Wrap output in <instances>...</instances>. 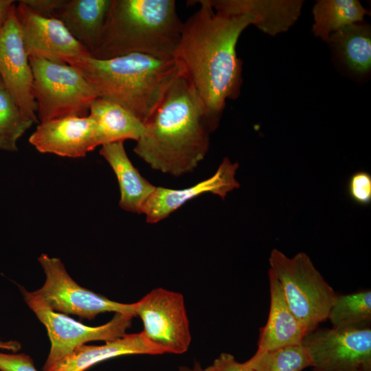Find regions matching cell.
<instances>
[{
  "instance_id": "obj_24",
  "label": "cell",
  "mask_w": 371,
  "mask_h": 371,
  "mask_svg": "<svg viewBox=\"0 0 371 371\" xmlns=\"http://www.w3.org/2000/svg\"><path fill=\"white\" fill-rule=\"evenodd\" d=\"M245 363L254 371H302L313 366L310 355L303 344L255 353Z\"/></svg>"
},
{
  "instance_id": "obj_5",
  "label": "cell",
  "mask_w": 371,
  "mask_h": 371,
  "mask_svg": "<svg viewBox=\"0 0 371 371\" xmlns=\"http://www.w3.org/2000/svg\"><path fill=\"white\" fill-rule=\"evenodd\" d=\"M269 261V271L278 280L290 310L307 334L317 328L328 319L337 295L335 290L304 252L289 258L273 249Z\"/></svg>"
},
{
  "instance_id": "obj_6",
  "label": "cell",
  "mask_w": 371,
  "mask_h": 371,
  "mask_svg": "<svg viewBox=\"0 0 371 371\" xmlns=\"http://www.w3.org/2000/svg\"><path fill=\"white\" fill-rule=\"evenodd\" d=\"M29 60L40 122L89 115L91 104L98 96L80 71L67 63L34 57Z\"/></svg>"
},
{
  "instance_id": "obj_4",
  "label": "cell",
  "mask_w": 371,
  "mask_h": 371,
  "mask_svg": "<svg viewBox=\"0 0 371 371\" xmlns=\"http://www.w3.org/2000/svg\"><path fill=\"white\" fill-rule=\"evenodd\" d=\"M183 23L175 0H111L91 56L109 59L137 53L174 58Z\"/></svg>"
},
{
  "instance_id": "obj_22",
  "label": "cell",
  "mask_w": 371,
  "mask_h": 371,
  "mask_svg": "<svg viewBox=\"0 0 371 371\" xmlns=\"http://www.w3.org/2000/svg\"><path fill=\"white\" fill-rule=\"evenodd\" d=\"M312 13V32L327 42L330 34L337 30L363 22L370 12L358 0H319L314 4Z\"/></svg>"
},
{
  "instance_id": "obj_15",
  "label": "cell",
  "mask_w": 371,
  "mask_h": 371,
  "mask_svg": "<svg viewBox=\"0 0 371 371\" xmlns=\"http://www.w3.org/2000/svg\"><path fill=\"white\" fill-rule=\"evenodd\" d=\"M215 11L230 14H247L255 25L270 36L286 32L299 19L302 0H208Z\"/></svg>"
},
{
  "instance_id": "obj_31",
  "label": "cell",
  "mask_w": 371,
  "mask_h": 371,
  "mask_svg": "<svg viewBox=\"0 0 371 371\" xmlns=\"http://www.w3.org/2000/svg\"><path fill=\"white\" fill-rule=\"evenodd\" d=\"M21 348L19 341L15 340L3 341L0 339V349L6 350L16 352Z\"/></svg>"
},
{
  "instance_id": "obj_20",
  "label": "cell",
  "mask_w": 371,
  "mask_h": 371,
  "mask_svg": "<svg viewBox=\"0 0 371 371\" xmlns=\"http://www.w3.org/2000/svg\"><path fill=\"white\" fill-rule=\"evenodd\" d=\"M89 115L95 122V147L126 139L136 142L144 131V123L133 113L109 100L98 98L91 104Z\"/></svg>"
},
{
  "instance_id": "obj_33",
  "label": "cell",
  "mask_w": 371,
  "mask_h": 371,
  "mask_svg": "<svg viewBox=\"0 0 371 371\" xmlns=\"http://www.w3.org/2000/svg\"><path fill=\"white\" fill-rule=\"evenodd\" d=\"M178 371H204V369L199 362H194L192 368L182 366L179 368Z\"/></svg>"
},
{
  "instance_id": "obj_3",
  "label": "cell",
  "mask_w": 371,
  "mask_h": 371,
  "mask_svg": "<svg viewBox=\"0 0 371 371\" xmlns=\"http://www.w3.org/2000/svg\"><path fill=\"white\" fill-rule=\"evenodd\" d=\"M98 94L119 104L144 123L154 112L173 81L183 70L175 59L129 54L109 59L91 55L68 63Z\"/></svg>"
},
{
  "instance_id": "obj_2",
  "label": "cell",
  "mask_w": 371,
  "mask_h": 371,
  "mask_svg": "<svg viewBox=\"0 0 371 371\" xmlns=\"http://www.w3.org/2000/svg\"><path fill=\"white\" fill-rule=\"evenodd\" d=\"M144 125L133 150L153 169L179 177L193 171L208 151L210 131L204 108L183 73Z\"/></svg>"
},
{
  "instance_id": "obj_19",
  "label": "cell",
  "mask_w": 371,
  "mask_h": 371,
  "mask_svg": "<svg viewBox=\"0 0 371 371\" xmlns=\"http://www.w3.org/2000/svg\"><path fill=\"white\" fill-rule=\"evenodd\" d=\"M111 0H66L56 18L89 52L96 49Z\"/></svg>"
},
{
  "instance_id": "obj_13",
  "label": "cell",
  "mask_w": 371,
  "mask_h": 371,
  "mask_svg": "<svg viewBox=\"0 0 371 371\" xmlns=\"http://www.w3.org/2000/svg\"><path fill=\"white\" fill-rule=\"evenodd\" d=\"M95 122L89 115L68 116L40 122L29 142L41 153L84 157L96 147Z\"/></svg>"
},
{
  "instance_id": "obj_34",
  "label": "cell",
  "mask_w": 371,
  "mask_h": 371,
  "mask_svg": "<svg viewBox=\"0 0 371 371\" xmlns=\"http://www.w3.org/2000/svg\"><path fill=\"white\" fill-rule=\"evenodd\" d=\"M3 89H5V85H4V83L3 82V80L0 76V91L1 90H3Z\"/></svg>"
},
{
  "instance_id": "obj_10",
  "label": "cell",
  "mask_w": 371,
  "mask_h": 371,
  "mask_svg": "<svg viewBox=\"0 0 371 371\" xmlns=\"http://www.w3.org/2000/svg\"><path fill=\"white\" fill-rule=\"evenodd\" d=\"M313 371H371L370 326L316 328L302 342Z\"/></svg>"
},
{
  "instance_id": "obj_11",
  "label": "cell",
  "mask_w": 371,
  "mask_h": 371,
  "mask_svg": "<svg viewBox=\"0 0 371 371\" xmlns=\"http://www.w3.org/2000/svg\"><path fill=\"white\" fill-rule=\"evenodd\" d=\"M15 14L29 57L68 64L71 60L90 55L58 19L43 16L21 1L15 5Z\"/></svg>"
},
{
  "instance_id": "obj_23",
  "label": "cell",
  "mask_w": 371,
  "mask_h": 371,
  "mask_svg": "<svg viewBox=\"0 0 371 371\" xmlns=\"http://www.w3.org/2000/svg\"><path fill=\"white\" fill-rule=\"evenodd\" d=\"M328 319L333 328H357L371 325V291L362 290L337 295Z\"/></svg>"
},
{
  "instance_id": "obj_26",
  "label": "cell",
  "mask_w": 371,
  "mask_h": 371,
  "mask_svg": "<svg viewBox=\"0 0 371 371\" xmlns=\"http://www.w3.org/2000/svg\"><path fill=\"white\" fill-rule=\"evenodd\" d=\"M349 199L356 205L368 206L371 203V175L357 170L350 175L346 185Z\"/></svg>"
},
{
  "instance_id": "obj_16",
  "label": "cell",
  "mask_w": 371,
  "mask_h": 371,
  "mask_svg": "<svg viewBox=\"0 0 371 371\" xmlns=\"http://www.w3.org/2000/svg\"><path fill=\"white\" fill-rule=\"evenodd\" d=\"M164 351L144 333L126 334L100 346L83 344L54 365L49 371H85L105 360L126 355H161Z\"/></svg>"
},
{
  "instance_id": "obj_14",
  "label": "cell",
  "mask_w": 371,
  "mask_h": 371,
  "mask_svg": "<svg viewBox=\"0 0 371 371\" xmlns=\"http://www.w3.org/2000/svg\"><path fill=\"white\" fill-rule=\"evenodd\" d=\"M238 168L237 162L232 163L225 157L211 177L194 186L179 190L156 187L143 210L146 222L156 223L186 202L204 193H212L225 199L228 192L240 187L235 177Z\"/></svg>"
},
{
  "instance_id": "obj_18",
  "label": "cell",
  "mask_w": 371,
  "mask_h": 371,
  "mask_svg": "<svg viewBox=\"0 0 371 371\" xmlns=\"http://www.w3.org/2000/svg\"><path fill=\"white\" fill-rule=\"evenodd\" d=\"M100 154L112 168L117 179L120 199L119 205L123 210L143 214L144 205L156 186L144 178L129 159L124 142L102 146Z\"/></svg>"
},
{
  "instance_id": "obj_8",
  "label": "cell",
  "mask_w": 371,
  "mask_h": 371,
  "mask_svg": "<svg viewBox=\"0 0 371 371\" xmlns=\"http://www.w3.org/2000/svg\"><path fill=\"white\" fill-rule=\"evenodd\" d=\"M38 261L44 271L45 280L40 289L32 293L54 311L89 320L105 312L136 316L135 302H117L81 286L69 276L60 258L42 254Z\"/></svg>"
},
{
  "instance_id": "obj_32",
  "label": "cell",
  "mask_w": 371,
  "mask_h": 371,
  "mask_svg": "<svg viewBox=\"0 0 371 371\" xmlns=\"http://www.w3.org/2000/svg\"><path fill=\"white\" fill-rule=\"evenodd\" d=\"M0 150L16 151L17 147L16 144H12L0 137Z\"/></svg>"
},
{
  "instance_id": "obj_17",
  "label": "cell",
  "mask_w": 371,
  "mask_h": 371,
  "mask_svg": "<svg viewBox=\"0 0 371 371\" xmlns=\"http://www.w3.org/2000/svg\"><path fill=\"white\" fill-rule=\"evenodd\" d=\"M270 306L266 324L260 328L256 354L302 344L307 333L290 310L280 286L269 271Z\"/></svg>"
},
{
  "instance_id": "obj_30",
  "label": "cell",
  "mask_w": 371,
  "mask_h": 371,
  "mask_svg": "<svg viewBox=\"0 0 371 371\" xmlns=\"http://www.w3.org/2000/svg\"><path fill=\"white\" fill-rule=\"evenodd\" d=\"M13 0H0V32L7 22L15 5Z\"/></svg>"
},
{
  "instance_id": "obj_9",
  "label": "cell",
  "mask_w": 371,
  "mask_h": 371,
  "mask_svg": "<svg viewBox=\"0 0 371 371\" xmlns=\"http://www.w3.org/2000/svg\"><path fill=\"white\" fill-rule=\"evenodd\" d=\"M135 315L142 321L146 338L164 352L182 354L191 342L189 320L183 296L156 288L135 302Z\"/></svg>"
},
{
  "instance_id": "obj_25",
  "label": "cell",
  "mask_w": 371,
  "mask_h": 371,
  "mask_svg": "<svg viewBox=\"0 0 371 371\" xmlns=\"http://www.w3.org/2000/svg\"><path fill=\"white\" fill-rule=\"evenodd\" d=\"M34 124L27 118L11 95L5 90L0 91V137L16 144L17 140Z\"/></svg>"
},
{
  "instance_id": "obj_29",
  "label": "cell",
  "mask_w": 371,
  "mask_h": 371,
  "mask_svg": "<svg viewBox=\"0 0 371 371\" xmlns=\"http://www.w3.org/2000/svg\"><path fill=\"white\" fill-rule=\"evenodd\" d=\"M33 12L45 17L56 18L66 0H21Z\"/></svg>"
},
{
  "instance_id": "obj_7",
  "label": "cell",
  "mask_w": 371,
  "mask_h": 371,
  "mask_svg": "<svg viewBox=\"0 0 371 371\" xmlns=\"http://www.w3.org/2000/svg\"><path fill=\"white\" fill-rule=\"evenodd\" d=\"M24 301L45 326L51 347L43 371L49 370L78 346L91 341H108L126 335L132 324V314L115 313L107 323L88 326L63 313L54 311L32 292L19 286Z\"/></svg>"
},
{
  "instance_id": "obj_1",
  "label": "cell",
  "mask_w": 371,
  "mask_h": 371,
  "mask_svg": "<svg viewBox=\"0 0 371 371\" xmlns=\"http://www.w3.org/2000/svg\"><path fill=\"white\" fill-rule=\"evenodd\" d=\"M195 2L200 6L183 23L174 58L194 87L212 132L218 126L226 100L240 95L243 62L236 45L255 19L247 14L215 11L208 0Z\"/></svg>"
},
{
  "instance_id": "obj_21",
  "label": "cell",
  "mask_w": 371,
  "mask_h": 371,
  "mask_svg": "<svg viewBox=\"0 0 371 371\" xmlns=\"http://www.w3.org/2000/svg\"><path fill=\"white\" fill-rule=\"evenodd\" d=\"M339 52L346 66L357 74L371 69V29L361 23L346 25L330 34L328 41Z\"/></svg>"
},
{
  "instance_id": "obj_28",
  "label": "cell",
  "mask_w": 371,
  "mask_h": 371,
  "mask_svg": "<svg viewBox=\"0 0 371 371\" xmlns=\"http://www.w3.org/2000/svg\"><path fill=\"white\" fill-rule=\"evenodd\" d=\"M204 371H254L245 362L240 363L229 353L222 352Z\"/></svg>"
},
{
  "instance_id": "obj_12",
  "label": "cell",
  "mask_w": 371,
  "mask_h": 371,
  "mask_svg": "<svg viewBox=\"0 0 371 371\" xmlns=\"http://www.w3.org/2000/svg\"><path fill=\"white\" fill-rule=\"evenodd\" d=\"M0 76L5 90L22 111L38 123L33 94V73L15 14V5L0 32Z\"/></svg>"
},
{
  "instance_id": "obj_27",
  "label": "cell",
  "mask_w": 371,
  "mask_h": 371,
  "mask_svg": "<svg viewBox=\"0 0 371 371\" xmlns=\"http://www.w3.org/2000/svg\"><path fill=\"white\" fill-rule=\"evenodd\" d=\"M0 371H38L32 358L25 353L0 352Z\"/></svg>"
}]
</instances>
